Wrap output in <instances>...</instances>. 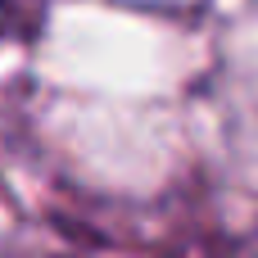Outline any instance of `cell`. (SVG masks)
Wrapping results in <instances>:
<instances>
[]
</instances>
